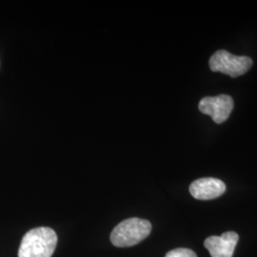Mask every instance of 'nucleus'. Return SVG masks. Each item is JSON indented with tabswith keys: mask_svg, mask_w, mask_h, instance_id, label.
Masks as SVG:
<instances>
[{
	"mask_svg": "<svg viewBox=\"0 0 257 257\" xmlns=\"http://www.w3.org/2000/svg\"><path fill=\"white\" fill-rule=\"evenodd\" d=\"M57 244V235L48 227L36 228L23 236L19 257H52Z\"/></svg>",
	"mask_w": 257,
	"mask_h": 257,
	"instance_id": "f257e3e1",
	"label": "nucleus"
},
{
	"mask_svg": "<svg viewBox=\"0 0 257 257\" xmlns=\"http://www.w3.org/2000/svg\"><path fill=\"white\" fill-rule=\"evenodd\" d=\"M152 224L138 217L128 218L119 223L110 233V241L115 247L126 248L135 246L147 238Z\"/></svg>",
	"mask_w": 257,
	"mask_h": 257,
	"instance_id": "f03ea898",
	"label": "nucleus"
},
{
	"mask_svg": "<svg viewBox=\"0 0 257 257\" xmlns=\"http://www.w3.org/2000/svg\"><path fill=\"white\" fill-rule=\"evenodd\" d=\"M252 66V60L248 56L231 55L225 50H219L211 55L210 68L212 72L237 77L246 74Z\"/></svg>",
	"mask_w": 257,
	"mask_h": 257,
	"instance_id": "7ed1b4c3",
	"label": "nucleus"
},
{
	"mask_svg": "<svg viewBox=\"0 0 257 257\" xmlns=\"http://www.w3.org/2000/svg\"><path fill=\"white\" fill-rule=\"evenodd\" d=\"M198 107L201 112L210 115L215 123L221 124L229 118L234 103L230 95L220 94L204 97Z\"/></svg>",
	"mask_w": 257,
	"mask_h": 257,
	"instance_id": "20e7f679",
	"label": "nucleus"
},
{
	"mask_svg": "<svg viewBox=\"0 0 257 257\" xmlns=\"http://www.w3.org/2000/svg\"><path fill=\"white\" fill-rule=\"evenodd\" d=\"M238 241V234L234 231L224 232L221 236H211L205 240L204 246L211 257H232Z\"/></svg>",
	"mask_w": 257,
	"mask_h": 257,
	"instance_id": "39448f33",
	"label": "nucleus"
},
{
	"mask_svg": "<svg viewBox=\"0 0 257 257\" xmlns=\"http://www.w3.org/2000/svg\"><path fill=\"white\" fill-rule=\"evenodd\" d=\"M226 191V185L216 178H200L190 186V193L199 200H210L219 197Z\"/></svg>",
	"mask_w": 257,
	"mask_h": 257,
	"instance_id": "423d86ee",
	"label": "nucleus"
},
{
	"mask_svg": "<svg viewBox=\"0 0 257 257\" xmlns=\"http://www.w3.org/2000/svg\"><path fill=\"white\" fill-rule=\"evenodd\" d=\"M165 257H197V255L190 248H178L169 251Z\"/></svg>",
	"mask_w": 257,
	"mask_h": 257,
	"instance_id": "0eeeda50",
	"label": "nucleus"
}]
</instances>
